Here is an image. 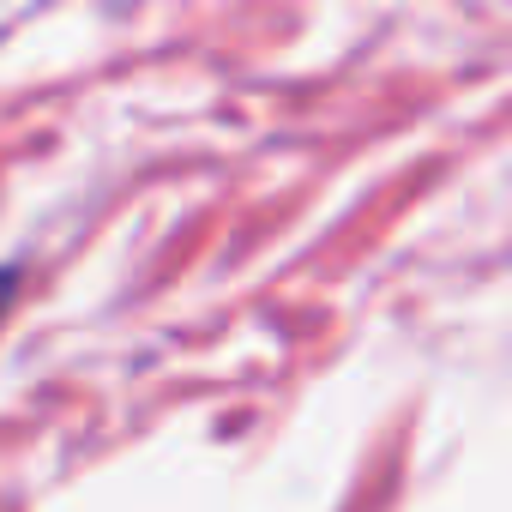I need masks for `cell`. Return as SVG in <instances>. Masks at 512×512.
<instances>
[{
  "instance_id": "6da1fadb",
  "label": "cell",
  "mask_w": 512,
  "mask_h": 512,
  "mask_svg": "<svg viewBox=\"0 0 512 512\" xmlns=\"http://www.w3.org/2000/svg\"><path fill=\"white\" fill-rule=\"evenodd\" d=\"M7 284H13V272H0V308H7Z\"/></svg>"
}]
</instances>
